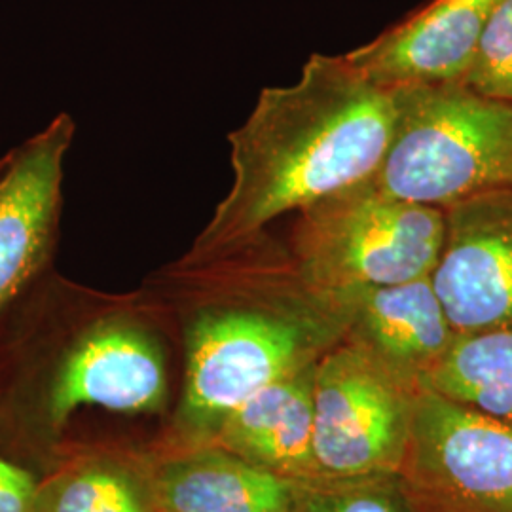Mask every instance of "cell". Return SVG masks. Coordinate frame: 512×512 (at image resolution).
<instances>
[{
    "instance_id": "6da1fadb",
    "label": "cell",
    "mask_w": 512,
    "mask_h": 512,
    "mask_svg": "<svg viewBox=\"0 0 512 512\" xmlns=\"http://www.w3.org/2000/svg\"><path fill=\"white\" fill-rule=\"evenodd\" d=\"M395 126V90L346 55L313 54L298 82L266 88L228 135L232 184L186 258H207L374 177Z\"/></svg>"
},
{
    "instance_id": "7a4b0ae2",
    "label": "cell",
    "mask_w": 512,
    "mask_h": 512,
    "mask_svg": "<svg viewBox=\"0 0 512 512\" xmlns=\"http://www.w3.org/2000/svg\"><path fill=\"white\" fill-rule=\"evenodd\" d=\"M302 275V274H300ZM351 294L300 277L266 302L213 304L186 325L184 421L217 431L220 421L266 385L313 365L348 336Z\"/></svg>"
},
{
    "instance_id": "3957f363",
    "label": "cell",
    "mask_w": 512,
    "mask_h": 512,
    "mask_svg": "<svg viewBox=\"0 0 512 512\" xmlns=\"http://www.w3.org/2000/svg\"><path fill=\"white\" fill-rule=\"evenodd\" d=\"M395 90V126L372 181L406 202L446 209L512 188V105L461 80Z\"/></svg>"
},
{
    "instance_id": "277c9868",
    "label": "cell",
    "mask_w": 512,
    "mask_h": 512,
    "mask_svg": "<svg viewBox=\"0 0 512 512\" xmlns=\"http://www.w3.org/2000/svg\"><path fill=\"white\" fill-rule=\"evenodd\" d=\"M444 232V209L395 198L370 177L298 211L293 260L313 287L355 293L431 275Z\"/></svg>"
},
{
    "instance_id": "5b68a950",
    "label": "cell",
    "mask_w": 512,
    "mask_h": 512,
    "mask_svg": "<svg viewBox=\"0 0 512 512\" xmlns=\"http://www.w3.org/2000/svg\"><path fill=\"white\" fill-rule=\"evenodd\" d=\"M420 380L346 336L313 366V456L319 476L397 475Z\"/></svg>"
},
{
    "instance_id": "8992f818",
    "label": "cell",
    "mask_w": 512,
    "mask_h": 512,
    "mask_svg": "<svg viewBox=\"0 0 512 512\" xmlns=\"http://www.w3.org/2000/svg\"><path fill=\"white\" fill-rule=\"evenodd\" d=\"M397 478L414 512H512V423L420 382Z\"/></svg>"
},
{
    "instance_id": "52a82bcc",
    "label": "cell",
    "mask_w": 512,
    "mask_h": 512,
    "mask_svg": "<svg viewBox=\"0 0 512 512\" xmlns=\"http://www.w3.org/2000/svg\"><path fill=\"white\" fill-rule=\"evenodd\" d=\"M446 232L431 272L456 334L512 329V188L444 209Z\"/></svg>"
},
{
    "instance_id": "ba28073f",
    "label": "cell",
    "mask_w": 512,
    "mask_h": 512,
    "mask_svg": "<svg viewBox=\"0 0 512 512\" xmlns=\"http://www.w3.org/2000/svg\"><path fill=\"white\" fill-rule=\"evenodd\" d=\"M74 122L59 114L0 160V313L48 268L59 234Z\"/></svg>"
},
{
    "instance_id": "9c48e42d",
    "label": "cell",
    "mask_w": 512,
    "mask_h": 512,
    "mask_svg": "<svg viewBox=\"0 0 512 512\" xmlns=\"http://www.w3.org/2000/svg\"><path fill=\"white\" fill-rule=\"evenodd\" d=\"M165 395L160 344L128 317H107L82 330L61 351L46 395V412L57 427L80 406L148 412L158 410Z\"/></svg>"
},
{
    "instance_id": "30bf717a",
    "label": "cell",
    "mask_w": 512,
    "mask_h": 512,
    "mask_svg": "<svg viewBox=\"0 0 512 512\" xmlns=\"http://www.w3.org/2000/svg\"><path fill=\"white\" fill-rule=\"evenodd\" d=\"M501 0H433L365 46L349 63L385 88L461 80Z\"/></svg>"
},
{
    "instance_id": "8fae6325",
    "label": "cell",
    "mask_w": 512,
    "mask_h": 512,
    "mask_svg": "<svg viewBox=\"0 0 512 512\" xmlns=\"http://www.w3.org/2000/svg\"><path fill=\"white\" fill-rule=\"evenodd\" d=\"M317 363V361H315ZM266 385L217 427L220 446L291 480L319 478L313 456V366Z\"/></svg>"
},
{
    "instance_id": "7c38bea8",
    "label": "cell",
    "mask_w": 512,
    "mask_h": 512,
    "mask_svg": "<svg viewBox=\"0 0 512 512\" xmlns=\"http://www.w3.org/2000/svg\"><path fill=\"white\" fill-rule=\"evenodd\" d=\"M351 294L349 338L421 380L456 340L431 275Z\"/></svg>"
},
{
    "instance_id": "4fadbf2b",
    "label": "cell",
    "mask_w": 512,
    "mask_h": 512,
    "mask_svg": "<svg viewBox=\"0 0 512 512\" xmlns=\"http://www.w3.org/2000/svg\"><path fill=\"white\" fill-rule=\"evenodd\" d=\"M298 480L230 452L175 461L160 478L164 512H294Z\"/></svg>"
},
{
    "instance_id": "5bb4252c",
    "label": "cell",
    "mask_w": 512,
    "mask_h": 512,
    "mask_svg": "<svg viewBox=\"0 0 512 512\" xmlns=\"http://www.w3.org/2000/svg\"><path fill=\"white\" fill-rule=\"evenodd\" d=\"M420 382L452 401L512 423V329L458 334Z\"/></svg>"
},
{
    "instance_id": "9a60e30c",
    "label": "cell",
    "mask_w": 512,
    "mask_h": 512,
    "mask_svg": "<svg viewBox=\"0 0 512 512\" xmlns=\"http://www.w3.org/2000/svg\"><path fill=\"white\" fill-rule=\"evenodd\" d=\"M294 512H414L397 475L298 480Z\"/></svg>"
},
{
    "instance_id": "2e32d148",
    "label": "cell",
    "mask_w": 512,
    "mask_h": 512,
    "mask_svg": "<svg viewBox=\"0 0 512 512\" xmlns=\"http://www.w3.org/2000/svg\"><path fill=\"white\" fill-rule=\"evenodd\" d=\"M35 512H148L128 478L90 469L38 490Z\"/></svg>"
},
{
    "instance_id": "e0dca14e",
    "label": "cell",
    "mask_w": 512,
    "mask_h": 512,
    "mask_svg": "<svg viewBox=\"0 0 512 512\" xmlns=\"http://www.w3.org/2000/svg\"><path fill=\"white\" fill-rule=\"evenodd\" d=\"M461 82L512 105V0L497 4Z\"/></svg>"
},
{
    "instance_id": "ac0fdd59",
    "label": "cell",
    "mask_w": 512,
    "mask_h": 512,
    "mask_svg": "<svg viewBox=\"0 0 512 512\" xmlns=\"http://www.w3.org/2000/svg\"><path fill=\"white\" fill-rule=\"evenodd\" d=\"M37 494L35 478L0 456V512H35Z\"/></svg>"
}]
</instances>
